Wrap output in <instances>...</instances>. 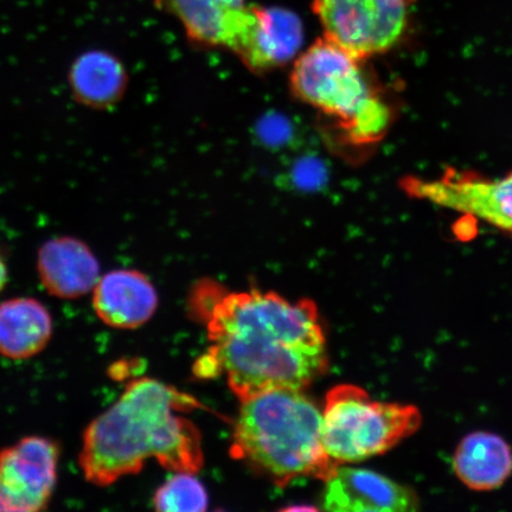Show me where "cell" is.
<instances>
[{
	"instance_id": "5bb4252c",
	"label": "cell",
	"mask_w": 512,
	"mask_h": 512,
	"mask_svg": "<svg viewBox=\"0 0 512 512\" xmlns=\"http://www.w3.org/2000/svg\"><path fill=\"white\" fill-rule=\"evenodd\" d=\"M127 69L119 57L106 50H89L76 59L68 72L73 98L94 111H110L127 92Z\"/></svg>"
},
{
	"instance_id": "e0dca14e",
	"label": "cell",
	"mask_w": 512,
	"mask_h": 512,
	"mask_svg": "<svg viewBox=\"0 0 512 512\" xmlns=\"http://www.w3.org/2000/svg\"><path fill=\"white\" fill-rule=\"evenodd\" d=\"M9 280V271L8 266H6V262L4 260V256L0 253V292H2L8 284Z\"/></svg>"
},
{
	"instance_id": "4fadbf2b",
	"label": "cell",
	"mask_w": 512,
	"mask_h": 512,
	"mask_svg": "<svg viewBox=\"0 0 512 512\" xmlns=\"http://www.w3.org/2000/svg\"><path fill=\"white\" fill-rule=\"evenodd\" d=\"M452 466L467 489L495 491L512 476V448L499 434L472 432L460 440L453 454Z\"/></svg>"
},
{
	"instance_id": "ba28073f",
	"label": "cell",
	"mask_w": 512,
	"mask_h": 512,
	"mask_svg": "<svg viewBox=\"0 0 512 512\" xmlns=\"http://www.w3.org/2000/svg\"><path fill=\"white\" fill-rule=\"evenodd\" d=\"M403 189L409 196L483 221L512 239V171L489 178L473 171L447 169L437 179L408 177Z\"/></svg>"
},
{
	"instance_id": "6da1fadb",
	"label": "cell",
	"mask_w": 512,
	"mask_h": 512,
	"mask_svg": "<svg viewBox=\"0 0 512 512\" xmlns=\"http://www.w3.org/2000/svg\"><path fill=\"white\" fill-rule=\"evenodd\" d=\"M191 307L207 326L211 347L195 367L198 377L224 374L240 401L271 390H304L329 367L315 303L291 302L274 292H229L203 280Z\"/></svg>"
},
{
	"instance_id": "30bf717a",
	"label": "cell",
	"mask_w": 512,
	"mask_h": 512,
	"mask_svg": "<svg viewBox=\"0 0 512 512\" xmlns=\"http://www.w3.org/2000/svg\"><path fill=\"white\" fill-rule=\"evenodd\" d=\"M322 509L336 512H412L420 508L411 486L380 473L339 465L325 480Z\"/></svg>"
},
{
	"instance_id": "52a82bcc",
	"label": "cell",
	"mask_w": 512,
	"mask_h": 512,
	"mask_svg": "<svg viewBox=\"0 0 512 512\" xmlns=\"http://www.w3.org/2000/svg\"><path fill=\"white\" fill-rule=\"evenodd\" d=\"M414 0H312L326 40L358 59L387 53L406 36Z\"/></svg>"
},
{
	"instance_id": "8992f818",
	"label": "cell",
	"mask_w": 512,
	"mask_h": 512,
	"mask_svg": "<svg viewBox=\"0 0 512 512\" xmlns=\"http://www.w3.org/2000/svg\"><path fill=\"white\" fill-rule=\"evenodd\" d=\"M418 407L381 402L354 384H339L325 398L323 441L339 465L386 453L419 430Z\"/></svg>"
},
{
	"instance_id": "7c38bea8",
	"label": "cell",
	"mask_w": 512,
	"mask_h": 512,
	"mask_svg": "<svg viewBox=\"0 0 512 512\" xmlns=\"http://www.w3.org/2000/svg\"><path fill=\"white\" fill-rule=\"evenodd\" d=\"M158 304L155 285L136 270L108 272L93 290L96 315L115 329L140 328L155 315Z\"/></svg>"
},
{
	"instance_id": "9c48e42d",
	"label": "cell",
	"mask_w": 512,
	"mask_h": 512,
	"mask_svg": "<svg viewBox=\"0 0 512 512\" xmlns=\"http://www.w3.org/2000/svg\"><path fill=\"white\" fill-rule=\"evenodd\" d=\"M60 450L55 441L27 437L0 451V512L48 508L57 483Z\"/></svg>"
},
{
	"instance_id": "8fae6325",
	"label": "cell",
	"mask_w": 512,
	"mask_h": 512,
	"mask_svg": "<svg viewBox=\"0 0 512 512\" xmlns=\"http://www.w3.org/2000/svg\"><path fill=\"white\" fill-rule=\"evenodd\" d=\"M37 271L43 287L61 299L86 296L101 278L99 260L91 247L73 236L44 242L37 254Z\"/></svg>"
},
{
	"instance_id": "277c9868",
	"label": "cell",
	"mask_w": 512,
	"mask_h": 512,
	"mask_svg": "<svg viewBox=\"0 0 512 512\" xmlns=\"http://www.w3.org/2000/svg\"><path fill=\"white\" fill-rule=\"evenodd\" d=\"M156 2L178 19L191 42L227 49L254 73L285 66L303 46V23L291 10L262 8L248 0Z\"/></svg>"
},
{
	"instance_id": "3957f363",
	"label": "cell",
	"mask_w": 512,
	"mask_h": 512,
	"mask_svg": "<svg viewBox=\"0 0 512 512\" xmlns=\"http://www.w3.org/2000/svg\"><path fill=\"white\" fill-rule=\"evenodd\" d=\"M230 453L279 486L329 479L339 466L325 450L323 412L304 390L277 389L241 401Z\"/></svg>"
},
{
	"instance_id": "7a4b0ae2",
	"label": "cell",
	"mask_w": 512,
	"mask_h": 512,
	"mask_svg": "<svg viewBox=\"0 0 512 512\" xmlns=\"http://www.w3.org/2000/svg\"><path fill=\"white\" fill-rule=\"evenodd\" d=\"M198 406L189 395L156 379L128 382L118 401L83 433V476L105 488L137 475L150 459L172 472L197 473L204 464L202 435L181 413Z\"/></svg>"
},
{
	"instance_id": "9a60e30c",
	"label": "cell",
	"mask_w": 512,
	"mask_h": 512,
	"mask_svg": "<svg viewBox=\"0 0 512 512\" xmlns=\"http://www.w3.org/2000/svg\"><path fill=\"white\" fill-rule=\"evenodd\" d=\"M51 336L53 318L38 300L14 298L0 304V355L27 360L40 354Z\"/></svg>"
},
{
	"instance_id": "2e32d148",
	"label": "cell",
	"mask_w": 512,
	"mask_h": 512,
	"mask_svg": "<svg viewBox=\"0 0 512 512\" xmlns=\"http://www.w3.org/2000/svg\"><path fill=\"white\" fill-rule=\"evenodd\" d=\"M208 503L206 488L191 472H175L153 496L158 511L200 512L208 509Z\"/></svg>"
},
{
	"instance_id": "5b68a950",
	"label": "cell",
	"mask_w": 512,
	"mask_h": 512,
	"mask_svg": "<svg viewBox=\"0 0 512 512\" xmlns=\"http://www.w3.org/2000/svg\"><path fill=\"white\" fill-rule=\"evenodd\" d=\"M363 60L320 38L298 56L291 73L296 98L335 119L352 142H379L392 112L364 72Z\"/></svg>"
}]
</instances>
